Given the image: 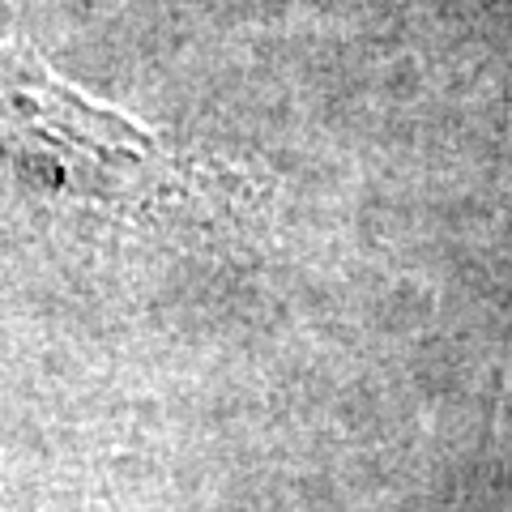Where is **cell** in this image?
<instances>
[{
	"label": "cell",
	"instance_id": "cell-1",
	"mask_svg": "<svg viewBox=\"0 0 512 512\" xmlns=\"http://www.w3.org/2000/svg\"><path fill=\"white\" fill-rule=\"evenodd\" d=\"M0 163L39 197L146 227L218 231L235 197L150 128L86 99L13 43H0Z\"/></svg>",
	"mask_w": 512,
	"mask_h": 512
}]
</instances>
